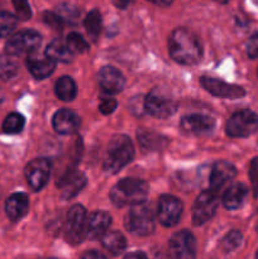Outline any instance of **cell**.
I'll return each instance as SVG.
<instances>
[{
  "label": "cell",
  "mask_w": 258,
  "mask_h": 259,
  "mask_svg": "<svg viewBox=\"0 0 258 259\" xmlns=\"http://www.w3.org/2000/svg\"><path fill=\"white\" fill-rule=\"evenodd\" d=\"M169 56L181 65H195L202 55L201 45L196 35L189 29L177 28L168 38Z\"/></svg>",
  "instance_id": "1"
},
{
  "label": "cell",
  "mask_w": 258,
  "mask_h": 259,
  "mask_svg": "<svg viewBox=\"0 0 258 259\" xmlns=\"http://www.w3.org/2000/svg\"><path fill=\"white\" fill-rule=\"evenodd\" d=\"M149 194V186L139 179H124L113 187L110 199L116 206H136L144 204Z\"/></svg>",
  "instance_id": "2"
},
{
  "label": "cell",
  "mask_w": 258,
  "mask_h": 259,
  "mask_svg": "<svg viewBox=\"0 0 258 259\" xmlns=\"http://www.w3.org/2000/svg\"><path fill=\"white\" fill-rule=\"evenodd\" d=\"M134 157V147L131 139L126 136H115L109 143L106 149L105 159H104V171L110 175L118 174L120 169Z\"/></svg>",
  "instance_id": "3"
},
{
  "label": "cell",
  "mask_w": 258,
  "mask_h": 259,
  "mask_svg": "<svg viewBox=\"0 0 258 259\" xmlns=\"http://www.w3.org/2000/svg\"><path fill=\"white\" fill-rule=\"evenodd\" d=\"M124 224L129 232L139 237L152 234L154 230V218L151 207L146 204L132 206L131 211L125 215Z\"/></svg>",
  "instance_id": "4"
},
{
  "label": "cell",
  "mask_w": 258,
  "mask_h": 259,
  "mask_svg": "<svg viewBox=\"0 0 258 259\" xmlns=\"http://www.w3.org/2000/svg\"><path fill=\"white\" fill-rule=\"evenodd\" d=\"M258 129V115L250 110H240L233 114L227 123L228 136L245 138Z\"/></svg>",
  "instance_id": "5"
},
{
  "label": "cell",
  "mask_w": 258,
  "mask_h": 259,
  "mask_svg": "<svg viewBox=\"0 0 258 259\" xmlns=\"http://www.w3.org/2000/svg\"><path fill=\"white\" fill-rule=\"evenodd\" d=\"M42 38L40 34L35 30H22L8 39L7 45H5V50H7L8 55L17 56V55H24V53H32L37 50L40 46Z\"/></svg>",
  "instance_id": "6"
},
{
  "label": "cell",
  "mask_w": 258,
  "mask_h": 259,
  "mask_svg": "<svg viewBox=\"0 0 258 259\" xmlns=\"http://www.w3.org/2000/svg\"><path fill=\"white\" fill-rule=\"evenodd\" d=\"M86 211L81 205H73L66 219V239L71 244H78L86 237Z\"/></svg>",
  "instance_id": "7"
},
{
  "label": "cell",
  "mask_w": 258,
  "mask_h": 259,
  "mask_svg": "<svg viewBox=\"0 0 258 259\" xmlns=\"http://www.w3.org/2000/svg\"><path fill=\"white\" fill-rule=\"evenodd\" d=\"M144 109L154 118L167 119L176 113L177 104L174 99L159 93L158 90H153L144 100Z\"/></svg>",
  "instance_id": "8"
},
{
  "label": "cell",
  "mask_w": 258,
  "mask_h": 259,
  "mask_svg": "<svg viewBox=\"0 0 258 259\" xmlns=\"http://www.w3.org/2000/svg\"><path fill=\"white\" fill-rule=\"evenodd\" d=\"M219 205V197L217 192L211 190L201 192L197 196L192 207V222L195 225H202L214 217Z\"/></svg>",
  "instance_id": "9"
},
{
  "label": "cell",
  "mask_w": 258,
  "mask_h": 259,
  "mask_svg": "<svg viewBox=\"0 0 258 259\" xmlns=\"http://www.w3.org/2000/svg\"><path fill=\"white\" fill-rule=\"evenodd\" d=\"M169 252L174 259H195L196 240L189 230H181L169 239Z\"/></svg>",
  "instance_id": "10"
},
{
  "label": "cell",
  "mask_w": 258,
  "mask_h": 259,
  "mask_svg": "<svg viewBox=\"0 0 258 259\" xmlns=\"http://www.w3.org/2000/svg\"><path fill=\"white\" fill-rule=\"evenodd\" d=\"M181 215L182 202L177 197L171 195H163L159 197L157 217L163 227H175L181 219Z\"/></svg>",
  "instance_id": "11"
},
{
  "label": "cell",
  "mask_w": 258,
  "mask_h": 259,
  "mask_svg": "<svg viewBox=\"0 0 258 259\" xmlns=\"http://www.w3.org/2000/svg\"><path fill=\"white\" fill-rule=\"evenodd\" d=\"M51 175V164L47 159L37 158L33 159L32 162L25 167V177L34 191H39L47 185Z\"/></svg>",
  "instance_id": "12"
},
{
  "label": "cell",
  "mask_w": 258,
  "mask_h": 259,
  "mask_svg": "<svg viewBox=\"0 0 258 259\" xmlns=\"http://www.w3.org/2000/svg\"><path fill=\"white\" fill-rule=\"evenodd\" d=\"M200 82L204 86L205 90L217 98L223 99H239L245 95L244 89L237 85H230V83L224 82V81L217 80L211 77H201Z\"/></svg>",
  "instance_id": "13"
},
{
  "label": "cell",
  "mask_w": 258,
  "mask_h": 259,
  "mask_svg": "<svg viewBox=\"0 0 258 259\" xmlns=\"http://www.w3.org/2000/svg\"><path fill=\"white\" fill-rule=\"evenodd\" d=\"M235 175H237V169L232 163L227 161H218L217 163H214L211 172H210L209 190L218 194V191L222 190L224 185H227L228 182L234 179Z\"/></svg>",
  "instance_id": "14"
},
{
  "label": "cell",
  "mask_w": 258,
  "mask_h": 259,
  "mask_svg": "<svg viewBox=\"0 0 258 259\" xmlns=\"http://www.w3.org/2000/svg\"><path fill=\"white\" fill-rule=\"evenodd\" d=\"M215 126V120L207 115L202 114H192V115L184 116L181 120V129L191 136H200V134L209 133Z\"/></svg>",
  "instance_id": "15"
},
{
  "label": "cell",
  "mask_w": 258,
  "mask_h": 259,
  "mask_svg": "<svg viewBox=\"0 0 258 259\" xmlns=\"http://www.w3.org/2000/svg\"><path fill=\"white\" fill-rule=\"evenodd\" d=\"M53 129L58 134L68 136V134L75 133L80 126V118L76 113H73L70 109H61L53 115L52 119Z\"/></svg>",
  "instance_id": "16"
},
{
  "label": "cell",
  "mask_w": 258,
  "mask_h": 259,
  "mask_svg": "<svg viewBox=\"0 0 258 259\" xmlns=\"http://www.w3.org/2000/svg\"><path fill=\"white\" fill-rule=\"evenodd\" d=\"M99 85L105 93L118 94L125 85V78L119 70L114 67H104L99 73Z\"/></svg>",
  "instance_id": "17"
},
{
  "label": "cell",
  "mask_w": 258,
  "mask_h": 259,
  "mask_svg": "<svg viewBox=\"0 0 258 259\" xmlns=\"http://www.w3.org/2000/svg\"><path fill=\"white\" fill-rule=\"evenodd\" d=\"M86 177L78 171L67 172L58 182V189L65 199L76 196L85 187Z\"/></svg>",
  "instance_id": "18"
},
{
  "label": "cell",
  "mask_w": 258,
  "mask_h": 259,
  "mask_svg": "<svg viewBox=\"0 0 258 259\" xmlns=\"http://www.w3.org/2000/svg\"><path fill=\"white\" fill-rule=\"evenodd\" d=\"M111 224V217L105 211H94L86 220V237L95 239L103 237Z\"/></svg>",
  "instance_id": "19"
},
{
  "label": "cell",
  "mask_w": 258,
  "mask_h": 259,
  "mask_svg": "<svg viewBox=\"0 0 258 259\" xmlns=\"http://www.w3.org/2000/svg\"><path fill=\"white\" fill-rule=\"evenodd\" d=\"M27 67L33 77H35L37 80H43L52 75L56 67V62L48 58L47 56L42 57V56L30 55L27 58Z\"/></svg>",
  "instance_id": "20"
},
{
  "label": "cell",
  "mask_w": 258,
  "mask_h": 259,
  "mask_svg": "<svg viewBox=\"0 0 258 259\" xmlns=\"http://www.w3.org/2000/svg\"><path fill=\"white\" fill-rule=\"evenodd\" d=\"M29 209V199L25 194H13L5 204V211L13 222H18L27 215Z\"/></svg>",
  "instance_id": "21"
},
{
  "label": "cell",
  "mask_w": 258,
  "mask_h": 259,
  "mask_svg": "<svg viewBox=\"0 0 258 259\" xmlns=\"http://www.w3.org/2000/svg\"><path fill=\"white\" fill-rule=\"evenodd\" d=\"M248 195V189L243 184H234L228 187L227 191L223 195V204L227 209L237 210L244 202Z\"/></svg>",
  "instance_id": "22"
},
{
  "label": "cell",
  "mask_w": 258,
  "mask_h": 259,
  "mask_svg": "<svg viewBox=\"0 0 258 259\" xmlns=\"http://www.w3.org/2000/svg\"><path fill=\"white\" fill-rule=\"evenodd\" d=\"M103 242L104 248L106 250L111 253L114 255H119L124 252L126 247V240L124 238V235L121 233L116 232V230H113V232H106L105 234L103 235Z\"/></svg>",
  "instance_id": "23"
},
{
  "label": "cell",
  "mask_w": 258,
  "mask_h": 259,
  "mask_svg": "<svg viewBox=\"0 0 258 259\" xmlns=\"http://www.w3.org/2000/svg\"><path fill=\"white\" fill-rule=\"evenodd\" d=\"M46 56L52 61H58V62H71L73 58L72 52L68 50L66 45H63L61 40L55 39L47 46L46 48Z\"/></svg>",
  "instance_id": "24"
},
{
  "label": "cell",
  "mask_w": 258,
  "mask_h": 259,
  "mask_svg": "<svg viewBox=\"0 0 258 259\" xmlns=\"http://www.w3.org/2000/svg\"><path fill=\"white\" fill-rule=\"evenodd\" d=\"M55 93H56V96H57L60 100L72 101L73 99L76 98V94H77L75 81H73L71 77L63 76V77H61L60 80L56 82Z\"/></svg>",
  "instance_id": "25"
},
{
  "label": "cell",
  "mask_w": 258,
  "mask_h": 259,
  "mask_svg": "<svg viewBox=\"0 0 258 259\" xmlns=\"http://www.w3.org/2000/svg\"><path fill=\"white\" fill-rule=\"evenodd\" d=\"M138 139L142 147L146 149H159L167 144V139L159 134L154 133V132L139 131Z\"/></svg>",
  "instance_id": "26"
},
{
  "label": "cell",
  "mask_w": 258,
  "mask_h": 259,
  "mask_svg": "<svg viewBox=\"0 0 258 259\" xmlns=\"http://www.w3.org/2000/svg\"><path fill=\"white\" fill-rule=\"evenodd\" d=\"M83 24H85V29L86 32H88L89 37L93 40L98 39L101 32V24H103L100 12L96 9L91 10V12L86 15Z\"/></svg>",
  "instance_id": "27"
},
{
  "label": "cell",
  "mask_w": 258,
  "mask_h": 259,
  "mask_svg": "<svg viewBox=\"0 0 258 259\" xmlns=\"http://www.w3.org/2000/svg\"><path fill=\"white\" fill-rule=\"evenodd\" d=\"M19 70L17 60L12 55H3L0 56V78L8 81L15 77Z\"/></svg>",
  "instance_id": "28"
},
{
  "label": "cell",
  "mask_w": 258,
  "mask_h": 259,
  "mask_svg": "<svg viewBox=\"0 0 258 259\" xmlns=\"http://www.w3.org/2000/svg\"><path fill=\"white\" fill-rule=\"evenodd\" d=\"M24 118L18 113H12L5 118L3 123V131L8 134H17L24 128Z\"/></svg>",
  "instance_id": "29"
},
{
  "label": "cell",
  "mask_w": 258,
  "mask_h": 259,
  "mask_svg": "<svg viewBox=\"0 0 258 259\" xmlns=\"http://www.w3.org/2000/svg\"><path fill=\"white\" fill-rule=\"evenodd\" d=\"M18 19L8 12H0V37H8L17 28Z\"/></svg>",
  "instance_id": "30"
},
{
  "label": "cell",
  "mask_w": 258,
  "mask_h": 259,
  "mask_svg": "<svg viewBox=\"0 0 258 259\" xmlns=\"http://www.w3.org/2000/svg\"><path fill=\"white\" fill-rule=\"evenodd\" d=\"M66 46L72 52V55L73 53H85L89 50L88 42L78 33H71V34H68L67 39H66Z\"/></svg>",
  "instance_id": "31"
},
{
  "label": "cell",
  "mask_w": 258,
  "mask_h": 259,
  "mask_svg": "<svg viewBox=\"0 0 258 259\" xmlns=\"http://www.w3.org/2000/svg\"><path fill=\"white\" fill-rule=\"evenodd\" d=\"M242 233L238 232V230H232V232L228 233L227 237L223 239L222 247L225 252H232V250L237 249V248L242 244Z\"/></svg>",
  "instance_id": "32"
},
{
  "label": "cell",
  "mask_w": 258,
  "mask_h": 259,
  "mask_svg": "<svg viewBox=\"0 0 258 259\" xmlns=\"http://www.w3.org/2000/svg\"><path fill=\"white\" fill-rule=\"evenodd\" d=\"M56 14L61 18L62 22H68V23H75L77 20V18L80 17V13L76 8L71 7V5H61L60 8H57V13Z\"/></svg>",
  "instance_id": "33"
},
{
  "label": "cell",
  "mask_w": 258,
  "mask_h": 259,
  "mask_svg": "<svg viewBox=\"0 0 258 259\" xmlns=\"http://www.w3.org/2000/svg\"><path fill=\"white\" fill-rule=\"evenodd\" d=\"M12 2L13 5H14L17 17L20 20H28L32 17V10H30L28 0H12Z\"/></svg>",
  "instance_id": "34"
},
{
  "label": "cell",
  "mask_w": 258,
  "mask_h": 259,
  "mask_svg": "<svg viewBox=\"0 0 258 259\" xmlns=\"http://www.w3.org/2000/svg\"><path fill=\"white\" fill-rule=\"evenodd\" d=\"M249 179L254 197H258V157L252 159L249 166Z\"/></svg>",
  "instance_id": "35"
},
{
  "label": "cell",
  "mask_w": 258,
  "mask_h": 259,
  "mask_svg": "<svg viewBox=\"0 0 258 259\" xmlns=\"http://www.w3.org/2000/svg\"><path fill=\"white\" fill-rule=\"evenodd\" d=\"M45 22H46V24H48L51 28H53L55 30L62 29V20H61V18L58 17L56 13H46Z\"/></svg>",
  "instance_id": "36"
},
{
  "label": "cell",
  "mask_w": 258,
  "mask_h": 259,
  "mask_svg": "<svg viewBox=\"0 0 258 259\" xmlns=\"http://www.w3.org/2000/svg\"><path fill=\"white\" fill-rule=\"evenodd\" d=\"M116 106H118V103H116L114 99H104L100 103V105H99V110H100L101 114H104V115H109V114L114 113Z\"/></svg>",
  "instance_id": "37"
},
{
  "label": "cell",
  "mask_w": 258,
  "mask_h": 259,
  "mask_svg": "<svg viewBox=\"0 0 258 259\" xmlns=\"http://www.w3.org/2000/svg\"><path fill=\"white\" fill-rule=\"evenodd\" d=\"M247 55L250 58H258V33L252 35L247 42Z\"/></svg>",
  "instance_id": "38"
},
{
  "label": "cell",
  "mask_w": 258,
  "mask_h": 259,
  "mask_svg": "<svg viewBox=\"0 0 258 259\" xmlns=\"http://www.w3.org/2000/svg\"><path fill=\"white\" fill-rule=\"evenodd\" d=\"M81 259H108V258L104 257V255L100 254V253L95 252V250H91V252H86Z\"/></svg>",
  "instance_id": "39"
},
{
  "label": "cell",
  "mask_w": 258,
  "mask_h": 259,
  "mask_svg": "<svg viewBox=\"0 0 258 259\" xmlns=\"http://www.w3.org/2000/svg\"><path fill=\"white\" fill-rule=\"evenodd\" d=\"M124 259H148L147 255L142 252H133V253H129L128 255H125Z\"/></svg>",
  "instance_id": "40"
},
{
  "label": "cell",
  "mask_w": 258,
  "mask_h": 259,
  "mask_svg": "<svg viewBox=\"0 0 258 259\" xmlns=\"http://www.w3.org/2000/svg\"><path fill=\"white\" fill-rule=\"evenodd\" d=\"M113 2V4L115 5V7L120 8V9H124V8H126L129 5V3L132 2V0H111Z\"/></svg>",
  "instance_id": "41"
},
{
  "label": "cell",
  "mask_w": 258,
  "mask_h": 259,
  "mask_svg": "<svg viewBox=\"0 0 258 259\" xmlns=\"http://www.w3.org/2000/svg\"><path fill=\"white\" fill-rule=\"evenodd\" d=\"M148 2L153 3V4L159 5V7H168L169 4H172L174 0H148Z\"/></svg>",
  "instance_id": "42"
},
{
  "label": "cell",
  "mask_w": 258,
  "mask_h": 259,
  "mask_svg": "<svg viewBox=\"0 0 258 259\" xmlns=\"http://www.w3.org/2000/svg\"><path fill=\"white\" fill-rule=\"evenodd\" d=\"M3 101H4V94H3L2 89H0V105H2Z\"/></svg>",
  "instance_id": "43"
},
{
  "label": "cell",
  "mask_w": 258,
  "mask_h": 259,
  "mask_svg": "<svg viewBox=\"0 0 258 259\" xmlns=\"http://www.w3.org/2000/svg\"><path fill=\"white\" fill-rule=\"evenodd\" d=\"M218 2H220V3H227V2H229V0H218Z\"/></svg>",
  "instance_id": "44"
},
{
  "label": "cell",
  "mask_w": 258,
  "mask_h": 259,
  "mask_svg": "<svg viewBox=\"0 0 258 259\" xmlns=\"http://www.w3.org/2000/svg\"><path fill=\"white\" fill-rule=\"evenodd\" d=\"M255 259H258V252H257V254H255Z\"/></svg>",
  "instance_id": "45"
}]
</instances>
